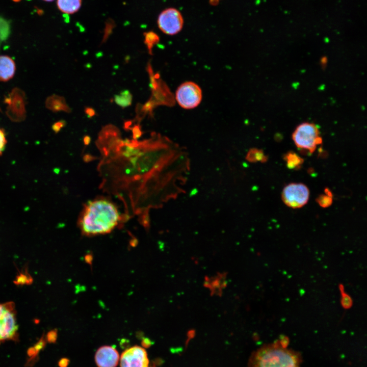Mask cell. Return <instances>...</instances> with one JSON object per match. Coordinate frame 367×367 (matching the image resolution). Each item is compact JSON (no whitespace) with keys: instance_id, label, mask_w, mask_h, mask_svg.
<instances>
[{"instance_id":"obj_1","label":"cell","mask_w":367,"mask_h":367,"mask_svg":"<svg viewBox=\"0 0 367 367\" xmlns=\"http://www.w3.org/2000/svg\"><path fill=\"white\" fill-rule=\"evenodd\" d=\"M97 144L102 155V188L129 202L135 214L142 209L147 215L184 192L188 155L167 138L154 135L141 142L122 140L118 133Z\"/></svg>"},{"instance_id":"obj_2","label":"cell","mask_w":367,"mask_h":367,"mask_svg":"<svg viewBox=\"0 0 367 367\" xmlns=\"http://www.w3.org/2000/svg\"><path fill=\"white\" fill-rule=\"evenodd\" d=\"M120 220L121 216L116 206L110 200L101 198L86 204L78 225L83 235L91 237L110 232Z\"/></svg>"},{"instance_id":"obj_3","label":"cell","mask_w":367,"mask_h":367,"mask_svg":"<svg viewBox=\"0 0 367 367\" xmlns=\"http://www.w3.org/2000/svg\"><path fill=\"white\" fill-rule=\"evenodd\" d=\"M300 361L297 353L282 348L277 340L255 352L250 359L249 367H299Z\"/></svg>"},{"instance_id":"obj_4","label":"cell","mask_w":367,"mask_h":367,"mask_svg":"<svg viewBox=\"0 0 367 367\" xmlns=\"http://www.w3.org/2000/svg\"><path fill=\"white\" fill-rule=\"evenodd\" d=\"M296 146L301 149L312 153L318 145L322 143V138L318 126L313 123L303 122L297 126L292 134Z\"/></svg>"},{"instance_id":"obj_5","label":"cell","mask_w":367,"mask_h":367,"mask_svg":"<svg viewBox=\"0 0 367 367\" xmlns=\"http://www.w3.org/2000/svg\"><path fill=\"white\" fill-rule=\"evenodd\" d=\"M16 312L13 302L0 303V344L14 340L18 336Z\"/></svg>"},{"instance_id":"obj_6","label":"cell","mask_w":367,"mask_h":367,"mask_svg":"<svg viewBox=\"0 0 367 367\" xmlns=\"http://www.w3.org/2000/svg\"><path fill=\"white\" fill-rule=\"evenodd\" d=\"M200 87L193 82L181 84L175 92V99L178 104L185 109H192L197 107L202 97Z\"/></svg>"},{"instance_id":"obj_7","label":"cell","mask_w":367,"mask_h":367,"mask_svg":"<svg viewBox=\"0 0 367 367\" xmlns=\"http://www.w3.org/2000/svg\"><path fill=\"white\" fill-rule=\"evenodd\" d=\"M309 190L302 183H291L282 190L281 199L284 203L293 208H300L308 202Z\"/></svg>"},{"instance_id":"obj_8","label":"cell","mask_w":367,"mask_h":367,"mask_svg":"<svg viewBox=\"0 0 367 367\" xmlns=\"http://www.w3.org/2000/svg\"><path fill=\"white\" fill-rule=\"evenodd\" d=\"M184 20L181 12L176 8L164 9L159 14L157 23L160 30L164 34L174 35L181 31Z\"/></svg>"},{"instance_id":"obj_9","label":"cell","mask_w":367,"mask_h":367,"mask_svg":"<svg viewBox=\"0 0 367 367\" xmlns=\"http://www.w3.org/2000/svg\"><path fill=\"white\" fill-rule=\"evenodd\" d=\"M5 101L8 104L7 115L12 121L18 122L24 120L25 117L24 94L21 90L13 89Z\"/></svg>"},{"instance_id":"obj_10","label":"cell","mask_w":367,"mask_h":367,"mask_svg":"<svg viewBox=\"0 0 367 367\" xmlns=\"http://www.w3.org/2000/svg\"><path fill=\"white\" fill-rule=\"evenodd\" d=\"M120 367H148L149 360L146 350L135 346L125 350L120 356Z\"/></svg>"},{"instance_id":"obj_11","label":"cell","mask_w":367,"mask_h":367,"mask_svg":"<svg viewBox=\"0 0 367 367\" xmlns=\"http://www.w3.org/2000/svg\"><path fill=\"white\" fill-rule=\"evenodd\" d=\"M94 358L98 367H117L120 356L115 348L103 346L97 349Z\"/></svg>"},{"instance_id":"obj_12","label":"cell","mask_w":367,"mask_h":367,"mask_svg":"<svg viewBox=\"0 0 367 367\" xmlns=\"http://www.w3.org/2000/svg\"><path fill=\"white\" fill-rule=\"evenodd\" d=\"M14 61L7 56H0V81L6 82L12 78L15 72Z\"/></svg>"},{"instance_id":"obj_13","label":"cell","mask_w":367,"mask_h":367,"mask_svg":"<svg viewBox=\"0 0 367 367\" xmlns=\"http://www.w3.org/2000/svg\"><path fill=\"white\" fill-rule=\"evenodd\" d=\"M46 107L54 112L63 111L70 112V109L67 104L65 99L60 96L53 95L46 99Z\"/></svg>"},{"instance_id":"obj_14","label":"cell","mask_w":367,"mask_h":367,"mask_svg":"<svg viewBox=\"0 0 367 367\" xmlns=\"http://www.w3.org/2000/svg\"><path fill=\"white\" fill-rule=\"evenodd\" d=\"M57 7L63 13L72 14L77 12L82 5V0H57Z\"/></svg>"},{"instance_id":"obj_15","label":"cell","mask_w":367,"mask_h":367,"mask_svg":"<svg viewBox=\"0 0 367 367\" xmlns=\"http://www.w3.org/2000/svg\"><path fill=\"white\" fill-rule=\"evenodd\" d=\"M133 96L128 90L121 91L119 94L114 96V102L122 108H126L131 105Z\"/></svg>"},{"instance_id":"obj_16","label":"cell","mask_w":367,"mask_h":367,"mask_svg":"<svg viewBox=\"0 0 367 367\" xmlns=\"http://www.w3.org/2000/svg\"><path fill=\"white\" fill-rule=\"evenodd\" d=\"M284 159L287 167L291 169H298L303 163V159L293 152L287 153Z\"/></svg>"},{"instance_id":"obj_17","label":"cell","mask_w":367,"mask_h":367,"mask_svg":"<svg viewBox=\"0 0 367 367\" xmlns=\"http://www.w3.org/2000/svg\"><path fill=\"white\" fill-rule=\"evenodd\" d=\"M246 158L250 162H264L267 160L263 151L256 148L250 149L248 152Z\"/></svg>"},{"instance_id":"obj_18","label":"cell","mask_w":367,"mask_h":367,"mask_svg":"<svg viewBox=\"0 0 367 367\" xmlns=\"http://www.w3.org/2000/svg\"><path fill=\"white\" fill-rule=\"evenodd\" d=\"M144 43L146 45L149 53H152L153 46L159 41V36L153 32L149 31L144 33Z\"/></svg>"},{"instance_id":"obj_19","label":"cell","mask_w":367,"mask_h":367,"mask_svg":"<svg viewBox=\"0 0 367 367\" xmlns=\"http://www.w3.org/2000/svg\"><path fill=\"white\" fill-rule=\"evenodd\" d=\"M339 289L341 294L340 304L345 309L350 308L353 305V300L349 295L345 293L343 284L339 285Z\"/></svg>"},{"instance_id":"obj_20","label":"cell","mask_w":367,"mask_h":367,"mask_svg":"<svg viewBox=\"0 0 367 367\" xmlns=\"http://www.w3.org/2000/svg\"><path fill=\"white\" fill-rule=\"evenodd\" d=\"M325 193L326 194L319 196L317 199L318 204L323 207L329 206L332 202L331 192L328 189H326L325 190Z\"/></svg>"},{"instance_id":"obj_21","label":"cell","mask_w":367,"mask_h":367,"mask_svg":"<svg viewBox=\"0 0 367 367\" xmlns=\"http://www.w3.org/2000/svg\"><path fill=\"white\" fill-rule=\"evenodd\" d=\"M10 34V25L8 21L0 17V41L6 40Z\"/></svg>"},{"instance_id":"obj_22","label":"cell","mask_w":367,"mask_h":367,"mask_svg":"<svg viewBox=\"0 0 367 367\" xmlns=\"http://www.w3.org/2000/svg\"><path fill=\"white\" fill-rule=\"evenodd\" d=\"M6 143L7 140L4 131L0 128V155L2 154L4 150Z\"/></svg>"},{"instance_id":"obj_23","label":"cell","mask_w":367,"mask_h":367,"mask_svg":"<svg viewBox=\"0 0 367 367\" xmlns=\"http://www.w3.org/2000/svg\"><path fill=\"white\" fill-rule=\"evenodd\" d=\"M132 131L133 133V139L134 140H137L142 134L139 124L135 125L132 129Z\"/></svg>"},{"instance_id":"obj_24","label":"cell","mask_w":367,"mask_h":367,"mask_svg":"<svg viewBox=\"0 0 367 367\" xmlns=\"http://www.w3.org/2000/svg\"><path fill=\"white\" fill-rule=\"evenodd\" d=\"M281 347L283 349H286L290 342L289 338L283 335L280 336V340H278Z\"/></svg>"},{"instance_id":"obj_25","label":"cell","mask_w":367,"mask_h":367,"mask_svg":"<svg viewBox=\"0 0 367 367\" xmlns=\"http://www.w3.org/2000/svg\"><path fill=\"white\" fill-rule=\"evenodd\" d=\"M30 279H32L31 277L28 278V276L25 274H20L16 278V281L17 284L26 283L30 281Z\"/></svg>"},{"instance_id":"obj_26","label":"cell","mask_w":367,"mask_h":367,"mask_svg":"<svg viewBox=\"0 0 367 367\" xmlns=\"http://www.w3.org/2000/svg\"><path fill=\"white\" fill-rule=\"evenodd\" d=\"M65 122L61 120L55 123L53 126V129L54 132L58 133L63 126H65Z\"/></svg>"},{"instance_id":"obj_27","label":"cell","mask_w":367,"mask_h":367,"mask_svg":"<svg viewBox=\"0 0 367 367\" xmlns=\"http://www.w3.org/2000/svg\"><path fill=\"white\" fill-rule=\"evenodd\" d=\"M57 338L56 331H51L47 334L48 340L50 342H55Z\"/></svg>"},{"instance_id":"obj_28","label":"cell","mask_w":367,"mask_h":367,"mask_svg":"<svg viewBox=\"0 0 367 367\" xmlns=\"http://www.w3.org/2000/svg\"><path fill=\"white\" fill-rule=\"evenodd\" d=\"M85 112L89 118H91L95 115V112L91 108L87 107L85 109Z\"/></svg>"},{"instance_id":"obj_29","label":"cell","mask_w":367,"mask_h":367,"mask_svg":"<svg viewBox=\"0 0 367 367\" xmlns=\"http://www.w3.org/2000/svg\"><path fill=\"white\" fill-rule=\"evenodd\" d=\"M69 360L66 358L61 359L59 362L60 367H66L68 364Z\"/></svg>"},{"instance_id":"obj_30","label":"cell","mask_w":367,"mask_h":367,"mask_svg":"<svg viewBox=\"0 0 367 367\" xmlns=\"http://www.w3.org/2000/svg\"><path fill=\"white\" fill-rule=\"evenodd\" d=\"M221 0H209V4L212 6H216Z\"/></svg>"},{"instance_id":"obj_31","label":"cell","mask_w":367,"mask_h":367,"mask_svg":"<svg viewBox=\"0 0 367 367\" xmlns=\"http://www.w3.org/2000/svg\"><path fill=\"white\" fill-rule=\"evenodd\" d=\"M195 335V331L194 330H191L188 332V336L189 339L192 338Z\"/></svg>"},{"instance_id":"obj_32","label":"cell","mask_w":367,"mask_h":367,"mask_svg":"<svg viewBox=\"0 0 367 367\" xmlns=\"http://www.w3.org/2000/svg\"><path fill=\"white\" fill-rule=\"evenodd\" d=\"M84 141L85 144H88L90 142V138L89 136H86L85 137Z\"/></svg>"},{"instance_id":"obj_33","label":"cell","mask_w":367,"mask_h":367,"mask_svg":"<svg viewBox=\"0 0 367 367\" xmlns=\"http://www.w3.org/2000/svg\"><path fill=\"white\" fill-rule=\"evenodd\" d=\"M43 1H45V2H52V1H54V0H43Z\"/></svg>"},{"instance_id":"obj_34","label":"cell","mask_w":367,"mask_h":367,"mask_svg":"<svg viewBox=\"0 0 367 367\" xmlns=\"http://www.w3.org/2000/svg\"><path fill=\"white\" fill-rule=\"evenodd\" d=\"M12 1L15 2H18L20 1L21 0H12Z\"/></svg>"}]
</instances>
